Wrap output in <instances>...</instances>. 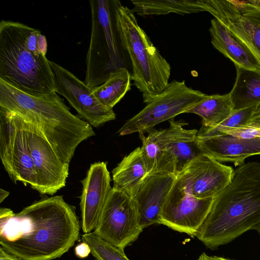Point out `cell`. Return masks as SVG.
Masks as SVG:
<instances>
[{
	"mask_svg": "<svg viewBox=\"0 0 260 260\" xmlns=\"http://www.w3.org/2000/svg\"><path fill=\"white\" fill-rule=\"evenodd\" d=\"M55 92L65 98L79 115L92 126L98 127L115 119L113 109L103 105L93 89L74 74L58 63L50 61Z\"/></svg>",
	"mask_w": 260,
	"mask_h": 260,
	"instance_id": "8fae6325",
	"label": "cell"
},
{
	"mask_svg": "<svg viewBox=\"0 0 260 260\" xmlns=\"http://www.w3.org/2000/svg\"><path fill=\"white\" fill-rule=\"evenodd\" d=\"M233 111L229 93L206 95L185 113H193L201 117L203 120L200 129H208L215 127L224 121Z\"/></svg>",
	"mask_w": 260,
	"mask_h": 260,
	"instance_id": "603a6c76",
	"label": "cell"
},
{
	"mask_svg": "<svg viewBox=\"0 0 260 260\" xmlns=\"http://www.w3.org/2000/svg\"><path fill=\"white\" fill-rule=\"evenodd\" d=\"M131 3L134 6L133 12L142 17L204 12L201 0H132Z\"/></svg>",
	"mask_w": 260,
	"mask_h": 260,
	"instance_id": "cb8c5ba5",
	"label": "cell"
},
{
	"mask_svg": "<svg viewBox=\"0 0 260 260\" xmlns=\"http://www.w3.org/2000/svg\"><path fill=\"white\" fill-rule=\"evenodd\" d=\"M75 253L77 257L84 258L91 253V250L89 245L82 241L75 247Z\"/></svg>",
	"mask_w": 260,
	"mask_h": 260,
	"instance_id": "f546056e",
	"label": "cell"
},
{
	"mask_svg": "<svg viewBox=\"0 0 260 260\" xmlns=\"http://www.w3.org/2000/svg\"><path fill=\"white\" fill-rule=\"evenodd\" d=\"M142 231L132 198L113 187L94 232L105 241L124 249L136 241Z\"/></svg>",
	"mask_w": 260,
	"mask_h": 260,
	"instance_id": "30bf717a",
	"label": "cell"
},
{
	"mask_svg": "<svg viewBox=\"0 0 260 260\" xmlns=\"http://www.w3.org/2000/svg\"><path fill=\"white\" fill-rule=\"evenodd\" d=\"M0 158L12 182H20L36 190V173L26 126L20 117L1 109Z\"/></svg>",
	"mask_w": 260,
	"mask_h": 260,
	"instance_id": "ba28073f",
	"label": "cell"
},
{
	"mask_svg": "<svg viewBox=\"0 0 260 260\" xmlns=\"http://www.w3.org/2000/svg\"><path fill=\"white\" fill-rule=\"evenodd\" d=\"M0 260H22L0 247Z\"/></svg>",
	"mask_w": 260,
	"mask_h": 260,
	"instance_id": "d6a6232c",
	"label": "cell"
},
{
	"mask_svg": "<svg viewBox=\"0 0 260 260\" xmlns=\"http://www.w3.org/2000/svg\"><path fill=\"white\" fill-rule=\"evenodd\" d=\"M246 126L260 129V103L256 106L255 109Z\"/></svg>",
	"mask_w": 260,
	"mask_h": 260,
	"instance_id": "f1b7e54d",
	"label": "cell"
},
{
	"mask_svg": "<svg viewBox=\"0 0 260 260\" xmlns=\"http://www.w3.org/2000/svg\"><path fill=\"white\" fill-rule=\"evenodd\" d=\"M117 25L128 56L131 78L146 103L169 83L171 66L138 23L132 10L116 0Z\"/></svg>",
	"mask_w": 260,
	"mask_h": 260,
	"instance_id": "5b68a950",
	"label": "cell"
},
{
	"mask_svg": "<svg viewBox=\"0 0 260 260\" xmlns=\"http://www.w3.org/2000/svg\"><path fill=\"white\" fill-rule=\"evenodd\" d=\"M170 126L160 130L161 138L167 149L173 155L175 161V175L177 177L196 158L203 154L198 144L196 129H186L183 126L187 123L169 121Z\"/></svg>",
	"mask_w": 260,
	"mask_h": 260,
	"instance_id": "ac0fdd59",
	"label": "cell"
},
{
	"mask_svg": "<svg viewBox=\"0 0 260 260\" xmlns=\"http://www.w3.org/2000/svg\"><path fill=\"white\" fill-rule=\"evenodd\" d=\"M211 14L245 46L260 64V1L201 0Z\"/></svg>",
	"mask_w": 260,
	"mask_h": 260,
	"instance_id": "9c48e42d",
	"label": "cell"
},
{
	"mask_svg": "<svg viewBox=\"0 0 260 260\" xmlns=\"http://www.w3.org/2000/svg\"><path fill=\"white\" fill-rule=\"evenodd\" d=\"M10 192L3 188L0 189V203H2L9 195Z\"/></svg>",
	"mask_w": 260,
	"mask_h": 260,
	"instance_id": "836d02e7",
	"label": "cell"
},
{
	"mask_svg": "<svg viewBox=\"0 0 260 260\" xmlns=\"http://www.w3.org/2000/svg\"><path fill=\"white\" fill-rule=\"evenodd\" d=\"M89 4L91 27L84 82L94 88L117 69L126 68L131 73V68L117 25L116 0H92Z\"/></svg>",
	"mask_w": 260,
	"mask_h": 260,
	"instance_id": "8992f818",
	"label": "cell"
},
{
	"mask_svg": "<svg viewBox=\"0 0 260 260\" xmlns=\"http://www.w3.org/2000/svg\"><path fill=\"white\" fill-rule=\"evenodd\" d=\"M112 173L113 187L132 197L148 174L141 147L125 156Z\"/></svg>",
	"mask_w": 260,
	"mask_h": 260,
	"instance_id": "44dd1931",
	"label": "cell"
},
{
	"mask_svg": "<svg viewBox=\"0 0 260 260\" xmlns=\"http://www.w3.org/2000/svg\"><path fill=\"white\" fill-rule=\"evenodd\" d=\"M148 134H139L142 145L141 149L147 174L167 173L175 175V159L166 147L160 131L150 129Z\"/></svg>",
	"mask_w": 260,
	"mask_h": 260,
	"instance_id": "ffe728a7",
	"label": "cell"
},
{
	"mask_svg": "<svg viewBox=\"0 0 260 260\" xmlns=\"http://www.w3.org/2000/svg\"><path fill=\"white\" fill-rule=\"evenodd\" d=\"M81 238L83 242L89 245L91 254L96 260H129L124 249L105 241L94 231L83 234Z\"/></svg>",
	"mask_w": 260,
	"mask_h": 260,
	"instance_id": "484cf974",
	"label": "cell"
},
{
	"mask_svg": "<svg viewBox=\"0 0 260 260\" xmlns=\"http://www.w3.org/2000/svg\"><path fill=\"white\" fill-rule=\"evenodd\" d=\"M0 109L35 126L68 164L78 145L95 135L92 126L72 113L56 92L32 95L0 79Z\"/></svg>",
	"mask_w": 260,
	"mask_h": 260,
	"instance_id": "3957f363",
	"label": "cell"
},
{
	"mask_svg": "<svg viewBox=\"0 0 260 260\" xmlns=\"http://www.w3.org/2000/svg\"><path fill=\"white\" fill-rule=\"evenodd\" d=\"M209 30L213 46L233 62L235 66L260 71V64L252 54L220 21L212 19Z\"/></svg>",
	"mask_w": 260,
	"mask_h": 260,
	"instance_id": "d6986e66",
	"label": "cell"
},
{
	"mask_svg": "<svg viewBox=\"0 0 260 260\" xmlns=\"http://www.w3.org/2000/svg\"><path fill=\"white\" fill-rule=\"evenodd\" d=\"M235 66L236 79L229 93L234 110L257 105L260 103V71Z\"/></svg>",
	"mask_w": 260,
	"mask_h": 260,
	"instance_id": "7402d4cb",
	"label": "cell"
},
{
	"mask_svg": "<svg viewBox=\"0 0 260 260\" xmlns=\"http://www.w3.org/2000/svg\"><path fill=\"white\" fill-rule=\"evenodd\" d=\"M81 225L62 196L44 198L17 213L1 207V247L22 260H52L73 246Z\"/></svg>",
	"mask_w": 260,
	"mask_h": 260,
	"instance_id": "6da1fadb",
	"label": "cell"
},
{
	"mask_svg": "<svg viewBox=\"0 0 260 260\" xmlns=\"http://www.w3.org/2000/svg\"><path fill=\"white\" fill-rule=\"evenodd\" d=\"M206 95L187 86L184 80H174L161 92L145 103V107L127 120L118 133L120 136L144 134L156 125L185 113Z\"/></svg>",
	"mask_w": 260,
	"mask_h": 260,
	"instance_id": "52a82bcc",
	"label": "cell"
},
{
	"mask_svg": "<svg viewBox=\"0 0 260 260\" xmlns=\"http://www.w3.org/2000/svg\"><path fill=\"white\" fill-rule=\"evenodd\" d=\"M38 48L40 52L46 55L47 50V43L46 37L42 34L39 37Z\"/></svg>",
	"mask_w": 260,
	"mask_h": 260,
	"instance_id": "4dcf8cb0",
	"label": "cell"
},
{
	"mask_svg": "<svg viewBox=\"0 0 260 260\" xmlns=\"http://www.w3.org/2000/svg\"><path fill=\"white\" fill-rule=\"evenodd\" d=\"M176 179L174 175L167 173L147 174L131 197L143 230L159 224L162 209Z\"/></svg>",
	"mask_w": 260,
	"mask_h": 260,
	"instance_id": "2e32d148",
	"label": "cell"
},
{
	"mask_svg": "<svg viewBox=\"0 0 260 260\" xmlns=\"http://www.w3.org/2000/svg\"><path fill=\"white\" fill-rule=\"evenodd\" d=\"M23 120L27 129L36 173V190L41 194L53 196L66 186L69 164L61 159L38 128Z\"/></svg>",
	"mask_w": 260,
	"mask_h": 260,
	"instance_id": "4fadbf2b",
	"label": "cell"
},
{
	"mask_svg": "<svg viewBox=\"0 0 260 260\" xmlns=\"http://www.w3.org/2000/svg\"><path fill=\"white\" fill-rule=\"evenodd\" d=\"M214 198L199 199L187 193L176 182L161 210L159 224L196 237Z\"/></svg>",
	"mask_w": 260,
	"mask_h": 260,
	"instance_id": "7c38bea8",
	"label": "cell"
},
{
	"mask_svg": "<svg viewBox=\"0 0 260 260\" xmlns=\"http://www.w3.org/2000/svg\"><path fill=\"white\" fill-rule=\"evenodd\" d=\"M202 152L219 162H231L235 166L244 164L250 156L260 155V138H241L223 133L198 136Z\"/></svg>",
	"mask_w": 260,
	"mask_h": 260,
	"instance_id": "e0dca14e",
	"label": "cell"
},
{
	"mask_svg": "<svg viewBox=\"0 0 260 260\" xmlns=\"http://www.w3.org/2000/svg\"><path fill=\"white\" fill-rule=\"evenodd\" d=\"M197 260H234L216 255H208L203 252Z\"/></svg>",
	"mask_w": 260,
	"mask_h": 260,
	"instance_id": "1f68e13d",
	"label": "cell"
},
{
	"mask_svg": "<svg viewBox=\"0 0 260 260\" xmlns=\"http://www.w3.org/2000/svg\"><path fill=\"white\" fill-rule=\"evenodd\" d=\"M106 162L91 164L86 177L81 181L80 197L81 228L84 234L94 231L104 206L112 188Z\"/></svg>",
	"mask_w": 260,
	"mask_h": 260,
	"instance_id": "9a60e30c",
	"label": "cell"
},
{
	"mask_svg": "<svg viewBox=\"0 0 260 260\" xmlns=\"http://www.w3.org/2000/svg\"><path fill=\"white\" fill-rule=\"evenodd\" d=\"M30 26L11 20L0 22V79L19 90L35 95L55 92L50 61L27 48Z\"/></svg>",
	"mask_w": 260,
	"mask_h": 260,
	"instance_id": "277c9868",
	"label": "cell"
},
{
	"mask_svg": "<svg viewBox=\"0 0 260 260\" xmlns=\"http://www.w3.org/2000/svg\"><path fill=\"white\" fill-rule=\"evenodd\" d=\"M218 133L225 134L241 138H260L259 129L246 126L224 128L216 132L211 136Z\"/></svg>",
	"mask_w": 260,
	"mask_h": 260,
	"instance_id": "83f0119b",
	"label": "cell"
},
{
	"mask_svg": "<svg viewBox=\"0 0 260 260\" xmlns=\"http://www.w3.org/2000/svg\"><path fill=\"white\" fill-rule=\"evenodd\" d=\"M260 224V162L236 168L230 183L215 198L196 237L217 249Z\"/></svg>",
	"mask_w": 260,
	"mask_h": 260,
	"instance_id": "7a4b0ae2",
	"label": "cell"
},
{
	"mask_svg": "<svg viewBox=\"0 0 260 260\" xmlns=\"http://www.w3.org/2000/svg\"><path fill=\"white\" fill-rule=\"evenodd\" d=\"M255 230H256L257 232L260 236V224H259L256 227Z\"/></svg>",
	"mask_w": 260,
	"mask_h": 260,
	"instance_id": "e575fe53",
	"label": "cell"
},
{
	"mask_svg": "<svg viewBox=\"0 0 260 260\" xmlns=\"http://www.w3.org/2000/svg\"><path fill=\"white\" fill-rule=\"evenodd\" d=\"M256 106L234 110L229 117L216 127L208 129H200L198 132V136H209L216 132L224 128L246 126L252 115Z\"/></svg>",
	"mask_w": 260,
	"mask_h": 260,
	"instance_id": "4316f807",
	"label": "cell"
},
{
	"mask_svg": "<svg viewBox=\"0 0 260 260\" xmlns=\"http://www.w3.org/2000/svg\"><path fill=\"white\" fill-rule=\"evenodd\" d=\"M131 80V72L121 68L111 73L104 83L93 88V92L103 105L113 109L130 90Z\"/></svg>",
	"mask_w": 260,
	"mask_h": 260,
	"instance_id": "d4e9b609",
	"label": "cell"
},
{
	"mask_svg": "<svg viewBox=\"0 0 260 260\" xmlns=\"http://www.w3.org/2000/svg\"><path fill=\"white\" fill-rule=\"evenodd\" d=\"M234 171L232 167L203 153L176 177V182L196 198H214L230 183Z\"/></svg>",
	"mask_w": 260,
	"mask_h": 260,
	"instance_id": "5bb4252c",
	"label": "cell"
}]
</instances>
